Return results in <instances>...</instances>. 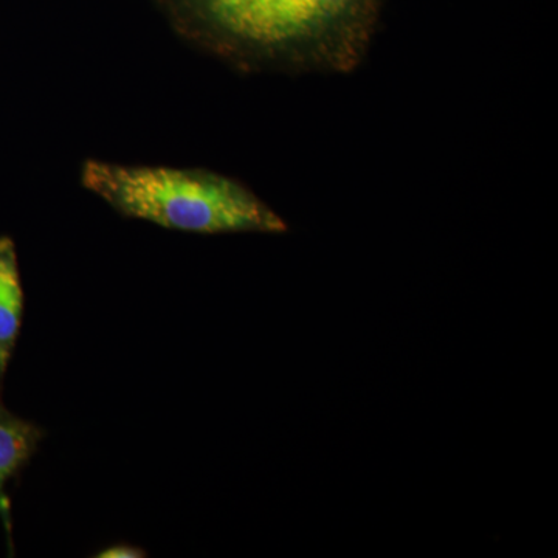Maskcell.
Listing matches in <instances>:
<instances>
[{
    "mask_svg": "<svg viewBox=\"0 0 558 558\" xmlns=\"http://www.w3.org/2000/svg\"><path fill=\"white\" fill-rule=\"evenodd\" d=\"M216 43L312 72L347 73L365 57L384 0H189Z\"/></svg>",
    "mask_w": 558,
    "mask_h": 558,
    "instance_id": "6da1fadb",
    "label": "cell"
},
{
    "mask_svg": "<svg viewBox=\"0 0 558 558\" xmlns=\"http://www.w3.org/2000/svg\"><path fill=\"white\" fill-rule=\"evenodd\" d=\"M81 182L121 215L190 233H286L288 223L241 183L216 172L89 160Z\"/></svg>",
    "mask_w": 558,
    "mask_h": 558,
    "instance_id": "7a4b0ae2",
    "label": "cell"
},
{
    "mask_svg": "<svg viewBox=\"0 0 558 558\" xmlns=\"http://www.w3.org/2000/svg\"><path fill=\"white\" fill-rule=\"evenodd\" d=\"M24 317L22 289L16 247L10 238H0V377L9 368L11 355L20 339Z\"/></svg>",
    "mask_w": 558,
    "mask_h": 558,
    "instance_id": "3957f363",
    "label": "cell"
},
{
    "mask_svg": "<svg viewBox=\"0 0 558 558\" xmlns=\"http://www.w3.org/2000/svg\"><path fill=\"white\" fill-rule=\"evenodd\" d=\"M43 432L0 403V498L10 478L32 458Z\"/></svg>",
    "mask_w": 558,
    "mask_h": 558,
    "instance_id": "277c9868",
    "label": "cell"
},
{
    "mask_svg": "<svg viewBox=\"0 0 558 558\" xmlns=\"http://www.w3.org/2000/svg\"><path fill=\"white\" fill-rule=\"evenodd\" d=\"M97 557L100 558H138L145 557V553L142 549L134 548V546L119 545L112 546V548H108L101 550Z\"/></svg>",
    "mask_w": 558,
    "mask_h": 558,
    "instance_id": "5b68a950",
    "label": "cell"
}]
</instances>
